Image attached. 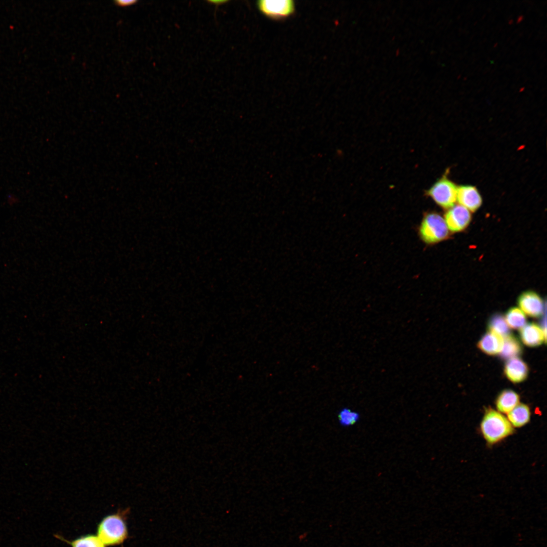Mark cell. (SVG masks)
<instances>
[{
  "mask_svg": "<svg viewBox=\"0 0 547 547\" xmlns=\"http://www.w3.org/2000/svg\"><path fill=\"white\" fill-rule=\"evenodd\" d=\"M480 430L485 441L490 445L501 441L514 432L507 417L491 408L486 410L483 416Z\"/></svg>",
  "mask_w": 547,
  "mask_h": 547,
  "instance_id": "1",
  "label": "cell"
},
{
  "mask_svg": "<svg viewBox=\"0 0 547 547\" xmlns=\"http://www.w3.org/2000/svg\"><path fill=\"white\" fill-rule=\"evenodd\" d=\"M125 514L117 512L104 517L97 528V536L105 545L112 546L123 543L128 537Z\"/></svg>",
  "mask_w": 547,
  "mask_h": 547,
  "instance_id": "2",
  "label": "cell"
},
{
  "mask_svg": "<svg viewBox=\"0 0 547 547\" xmlns=\"http://www.w3.org/2000/svg\"><path fill=\"white\" fill-rule=\"evenodd\" d=\"M418 235L427 245L440 243L449 237L444 218L436 212L425 213L418 229Z\"/></svg>",
  "mask_w": 547,
  "mask_h": 547,
  "instance_id": "3",
  "label": "cell"
},
{
  "mask_svg": "<svg viewBox=\"0 0 547 547\" xmlns=\"http://www.w3.org/2000/svg\"><path fill=\"white\" fill-rule=\"evenodd\" d=\"M457 187L446 176L437 181L426 192V194L439 206L448 209L455 205Z\"/></svg>",
  "mask_w": 547,
  "mask_h": 547,
  "instance_id": "4",
  "label": "cell"
},
{
  "mask_svg": "<svg viewBox=\"0 0 547 547\" xmlns=\"http://www.w3.org/2000/svg\"><path fill=\"white\" fill-rule=\"evenodd\" d=\"M260 13L272 19H282L291 16L295 5L291 0H260L256 4Z\"/></svg>",
  "mask_w": 547,
  "mask_h": 547,
  "instance_id": "5",
  "label": "cell"
},
{
  "mask_svg": "<svg viewBox=\"0 0 547 547\" xmlns=\"http://www.w3.org/2000/svg\"><path fill=\"white\" fill-rule=\"evenodd\" d=\"M447 210L444 218L449 231H462L469 225L472 215L466 208L458 204Z\"/></svg>",
  "mask_w": 547,
  "mask_h": 547,
  "instance_id": "6",
  "label": "cell"
},
{
  "mask_svg": "<svg viewBox=\"0 0 547 547\" xmlns=\"http://www.w3.org/2000/svg\"><path fill=\"white\" fill-rule=\"evenodd\" d=\"M518 304L524 314L533 318L542 316L545 309L541 297L538 293L531 290L524 292L520 295Z\"/></svg>",
  "mask_w": 547,
  "mask_h": 547,
  "instance_id": "7",
  "label": "cell"
},
{
  "mask_svg": "<svg viewBox=\"0 0 547 547\" xmlns=\"http://www.w3.org/2000/svg\"><path fill=\"white\" fill-rule=\"evenodd\" d=\"M456 201L470 212L476 211L482 204L481 196L476 187L467 185L457 187Z\"/></svg>",
  "mask_w": 547,
  "mask_h": 547,
  "instance_id": "8",
  "label": "cell"
},
{
  "mask_svg": "<svg viewBox=\"0 0 547 547\" xmlns=\"http://www.w3.org/2000/svg\"><path fill=\"white\" fill-rule=\"evenodd\" d=\"M504 372L510 381L514 383H519L527 378L529 368L522 359L514 357L507 360L504 366Z\"/></svg>",
  "mask_w": 547,
  "mask_h": 547,
  "instance_id": "9",
  "label": "cell"
},
{
  "mask_svg": "<svg viewBox=\"0 0 547 547\" xmlns=\"http://www.w3.org/2000/svg\"><path fill=\"white\" fill-rule=\"evenodd\" d=\"M520 336L523 343L529 347H536L546 341V336L541 327L535 323H529L520 331Z\"/></svg>",
  "mask_w": 547,
  "mask_h": 547,
  "instance_id": "10",
  "label": "cell"
},
{
  "mask_svg": "<svg viewBox=\"0 0 547 547\" xmlns=\"http://www.w3.org/2000/svg\"><path fill=\"white\" fill-rule=\"evenodd\" d=\"M503 341V339L501 336L489 331L480 339L478 347L482 351L488 355H496L500 353Z\"/></svg>",
  "mask_w": 547,
  "mask_h": 547,
  "instance_id": "11",
  "label": "cell"
},
{
  "mask_svg": "<svg viewBox=\"0 0 547 547\" xmlns=\"http://www.w3.org/2000/svg\"><path fill=\"white\" fill-rule=\"evenodd\" d=\"M520 402V397L515 391L506 389L502 390L497 397L495 405L497 410L501 413L507 414Z\"/></svg>",
  "mask_w": 547,
  "mask_h": 547,
  "instance_id": "12",
  "label": "cell"
},
{
  "mask_svg": "<svg viewBox=\"0 0 547 547\" xmlns=\"http://www.w3.org/2000/svg\"><path fill=\"white\" fill-rule=\"evenodd\" d=\"M531 417L529 406L523 403H519L507 413V418L514 427H521L527 424Z\"/></svg>",
  "mask_w": 547,
  "mask_h": 547,
  "instance_id": "13",
  "label": "cell"
},
{
  "mask_svg": "<svg viewBox=\"0 0 547 547\" xmlns=\"http://www.w3.org/2000/svg\"><path fill=\"white\" fill-rule=\"evenodd\" d=\"M522 347L519 340L511 334L503 338V345L500 351V357L505 360L517 357L522 351Z\"/></svg>",
  "mask_w": 547,
  "mask_h": 547,
  "instance_id": "14",
  "label": "cell"
},
{
  "mask_svg": "<svg viewBox=\"0 0 547 547\" xmlns=\"http://www.w3.org/2000/svg\"><path fill=\"white\" fill-rule=\"evenodd\" d=\"M489 331L492 332L502 338L510 334V329L504 317L500 314H495L490 317L488 324Z\"/></svg>",
  "mask_w": 547,
  "mask_h": 547,
  "instance_id": "15",
  "label": "cell"
},
{
  "mask_svg": "<svg viewBox=\"0 0 547 547\" xmlns=\"http://www.w3.org/2000/svg\"><path fill=\"white\" fill-rule=\"evenodd\" d=\"M57 537L70 544L71 547H105L106 546L97 535L93 534L83 535L72 541H68L60 536H57Z\"/></svg>",
  "mask_w": 547,
  "mask_h": 547,
  "instance_id": "16",
  "label": "cell"
},
{
  "mask_svg": "<svg viewBox=\"0 0 547 547\" xmlns=\"http://www.w3.org/2000/svg\"><path fill=\"white\" fill-rule=\"evenodd\" d=\"M504 318L509 327L513 329L522 328L526 325L525 315L518 307L510 308L507 311Z\"/></svg>",
  "mask_w": 547,
  "mask_h": 547,
  "instance_id": "17",
  "label": "cell"
},
{
  "mask_svg": "<svg viewBox=\"0 0 547 547\" xmlns=\"http://www.w3.org/2000/svg\"><path fill=\"white\" fill-rule=\"evenodd\" d=\"M339 420L343 424H351L356 420L357 414L349 409H344L341 410L338 416Z\"/></svg>",
  "mask_w": 547,
  "mask_h": 547,
  "instance_id": "18",
  "label": "cell"
},
{
  "mask_svg": "<svg viewBox=\"0 0 547 547\" xmlns=\"http://www.w3.org/2000/svg\"><path fill=\"white\" fill-rule=\"evenodd\" d=\"M115 2H116V3L118 4L122 5V6L129 5H130V4H132L133 3L135 2V1H132V0H130V1L129 0H126V1L119 0V1H116Z\"/></svg>",
  "mask_w": 547,
  "mask_h": 547,
  "instance_id": "19",
  "label": "cell"
},
{
  "mask_svg": "<svg viewBox=\"0 0 547 547\" xmlns=\"http://www.w3.org/2000/svg\"><path fill=\"white\" fill-rule=\"evenodd\" d=\"M226 2L227 1H210V3H213V4H215V5L221 4L222 3H226Z\"/></svg>",
  "mask_w": 547,
  "mask_h": 547,
  "instance_id": "20",
  "label": "cell"
},
{
  "mask_svg": "<svg viewBox=\"0 0 547 547\" xmlns=\"http://www.w3.org/2000/svg\"><path fill=\"white\" fill-rule=\"evenodd\" d=\"M524 19V16L523 15H520L518 16L517 19V23H519Z\"/></svg>",
  "mask_w": 547,
  "mask_h": 547,
  "instance_id": "21",
  "label": "cell"
},
{
  "mask_svg": "<svg viewBox=\"0 0 547 547\" xmlns=\"http://www.w3.org/2000/svg\"><path fill=\"white\" fill-rule=\"evenodd\" d=\"M513 22H514V21H513V19H510V20L509 21V24H513Z\"/></svg>",
  "mask_w": 547,
  "mask_h": 547,
  "instance_id": "22",
  "label": "cell"
},
{
  "mask_svg": "<svg viewBox=\"0 0 547 547\" xmlns=\"http://www.w3.org/2000/svg\"><path fill=\"white\" fill-rule=\"evenodd\" d=\"M524 89H525V88H524V87H522V88H521L520 89V90H519V92H523V91L524 90Z\"/></svg>",
  "mask_w": 547,
  "mask_h": 547,
  "instance_id": "23",
  "label": "cell"
}]
</instances>
